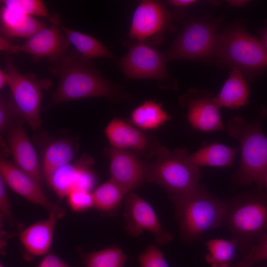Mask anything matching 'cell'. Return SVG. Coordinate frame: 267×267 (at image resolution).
<instances>
[{
	"label": "cell",
	"mask_w": 267,
	"mask_h": 267,
	"mask_svg": "<svg viewBox=\"0 0 267 267\" xmlns=\"http://www.w3.org/2000/svg\"><path fill=\"white\" fill-rule=\"evenodd\" d=\"M49 63V71L58 77L59 80L46 108L69 101L90 97H103L111 101L130 97L76 50H69Z\"/></svg>",
	"instance_id": "cell-1"
},
{
	"label": "cell",
	"mask_w": 267,
	"mask_h": 267,
	"mask_svg": "<svg viewBox=\"0 0 267 267\" xmlns=\"http://www.w3.org/2000/svg\"><path fill=\"white\" fill-rule=\"evenodd\" d=\"M180 237L192 243L207 231L223 224L226 202L214 197L203 186L180 194L170 195Z\"/></svg>",
	"instance_id": "cell-2"
},
{
	"label": "cell",
	"mask_w": 267,
	"mask_h": 267,
	"mask_svg": "<svg viewBox=\"0 0 267 267\" xmlns=\"http://www.w3.org/2000/svg\"><path fill=\"white\" fill-rule=\"evenodd\" d=\"M225 202L223 224L245 255L257 239L267 232V192L259 188Z\"/></svg>",
	"instance_id": "cell-3"
},
{
	"label": "cell",
	"mask_w": 267,
	"mask_h": 267,
	"mask_svg": "<svg viewBox=\"0 0 267 267\" xmlns=\"http://www.w3.org/2000/svg\"><path fill=\"white\" fill-rule=\"evenodd\" d=\"M262 117L248 122L240 116L228 122V134L240 143L241 164L234 177L239 184L256 183L263 188L267 171V136L261 128Z\"/></svg>",
	"instance_id": "cell-4"
},
{
	"label": "cell",
	"mask_w": 267,
	"mask_h": 267,
	"mask_svg": "<svg viewBox=\"0 0 267 267\" xmlns=\"http://www.w3.org/2000/svg\"><path fill=\"white\" fill-rule=\"evenodd\" d=\"M186 148L173 151L160 146L154 161L146 165L145 180L162 186L170 195L182 194L199 185V167L187 159Z\"/></svg>",
	"instance_id": "cell-5"
},
{
	"label": "cell",
	"mask_w": 267,
	"mask_h": 267,
	"mask_svg": "<svg viewBox=\"0 0 267 267\" xmlns=\"http://www.w3.org/2000/svg\"><path fill=\"white\" fill-rule=\"evenodd\" d=\"M215 53L222 63L241 72L267 69V50L239 26L231 27L218 35Z\"/></svg>",
	"instance_id": "cell-6"
},
{
	"label": "cell",
	"mask_w": 267,
	"mask_h": 267,
	"mask_svg": "<svg viewBox=\"0 0 267 267\" xmlns=\"http://www.w3.org/2000/svg\"><path fill=\"white\" fill-rule=\"evenodd\" d=\"M5 71L8 75V85L13 101L25 121L33 131L38 132L42 126L40 106L42 92L51 86L50 80L38 78L32 73H20L10 57L5 60Z\"/></svg>",
	"instance_id": "cell-7"
},
{
	"label": "cell",
	"mask_w": 267,
	"mask_h": 267,
	"mask_svg": "<svg viewBox=\"0 0 267 267\" xmlns=\"http://www.w3.org/2000/svg\"><path fill=\"white\" fill-rule=\"evenodd\" d=\"M218 35L209 23L193 21L184 27L165 54L167 61L198 60L215 52Z\"/></svg>",
	"instance_id": "cell-8"
},
{
	"label": "cell",
	"mask_w": 267,
	"mask_h": 267,
	"mask_svg": "<svg viewBox=\"0 0 267 267\" xmlns=\"http://www.w3.org/2000/svg\"><path fill=\"white\" fill-rule=\"evenodd\" d=\"M51 25L37 32L24 44L15 45L0 36V50L11 53L24 52L36 58H47L53 61L66 52L71 45L67 37L60 29L57 15H53Z\"/></svg>",
	"instance_id": "cell-9"
},
{
	"label": "cell",
	"mask_w": 267,
	"mask_h": 267,
	"mask_svg": "<svg viewBox=\"0 0 267 267\" xmlns=\"http://www.w3.org/2000/svg\"><path fill=\"white\" fill-rule=\"evenodd\" d=\"M173 17L161 2L142 0L134 11L129 37L138 43H160Z\"/></svg>",
	"instance_id": "cell-10"
},
{
	"label": "cell",
	"mask_w": 267,
	"mask_h": 267,
	"mask_svg": "<svg viewBox=\"0 0 267 267\" xmlns=\"http://www.w3.org/2000/svg\"><path fill=\"white\" fill-rule=\"evenodd\" d=\"M166 61L165 54L150 44L138 43L120 59L119 66L129 79H149L164 82L169 77Z\"/></svg>",
	"instance_id": "cell-11"
},
{
	"label": "cell",
	"mask_w": 267,
	"mask_h": 267,
	"mask_svg": "<svg viewBox=\"0 0 267 267\" xmlns=\"http://www.w3.org/2000/svg\"><path fill=\"white\" fill-rule=\"evenodd\" d=\"M124 218L125 229L132 237H138L145 230L154 235L160 245L167 244L173 239L172 234L162 227L150 204L133 191L125 197Z\"/></svg>",
	"instance_id": "cell-12"
},
{
	"label": "cell",
	"mask_w": 267,
	"mask_h": 267,
	"mask_svg": "<svg viewBox=\"0 0 267 267\" xmlns=\"http://www.w3.org/2000/svg\"><path fill=\"white\" fill-rule=\"evenodd\" d=\"M0 178L13 191L43 207L48 215H53L58 219L65 215V210L49 200L43 192L42 185L35 179L2 156L0 160Z\"/></svg>",
	"instance_id": "cell-13"
},
{
	"label": "cell",
	"mask_w": 267,
	"mask_h": 267,
	"mask_svg": "<svg viewBox=\"0 0 267 267\" xmlns=\"http://www.w3.org/2000/svg\"><path fill=\"white\" fill-rule=\"evenodd\" d=\"M187 110V118L192 128L203 132L224 129L215 97L208 90H188L179 98Z\"/></svg>",
	"instance_id": "cell-14"
},
{
	"label": "cell",
	"mask_w": 267,
	"mask_h": 267,
	"mask_svg": "<svg viewBox=\"0 0 267 267\" xmlns=\"http://www.w3.org/2000/svg\"><path fill=\"white\" fill-rule=\"evenodd\" d=\"M36 140L40 146L41 165L47 182L55 170L71 163L78 151L79 144L77 138L65 133L50 136L41 133L36 136Z\"/></svg>",
	"instance_id": "cell-15"
},
{
	"label": "cell",
	"mask_w": 267,
	"mask_h": 267,
	"mask_svg": "<svg viewBox=\"0 0 267 267\" xmlns=\"http://www.w3.org/2000/svg\"><path fill=\"white\" fill-rule=\"evenodd\" d=\"M22 117L14 119L6 131L8 150L15 165L35 179L42 186L44 178L36 150L25 132Z\"/></svg>",
	"instance_id": "cell-16"
},
{
	"label": "cell",
	"mask_w": 267,
	"mask_h": 267,
	"mask_svg": "<svg viewBox=\"0 0 267 267\" xmlns=\"http://www.w3.org/2000/svg\"><path fill=\"white\" fill-rule=\"evenodd\" d=\"M104 133L111 147L133 151L147 157H154L161 146L152 136L117 118L109 123Z\"/></svg>",
	"instance_id": "cell-17"
},
{
	"label": "cell",
	"mask_w": 267,
	"mask_h": 267,
	"mask_svg": "<svg viewBox=\"0 0 267 267\" xmlns=\"http://www.w3.org/2000/svg\"><path fill=\"white\" fill-rule=\"evenodd\" d=\"M110 158V179L128 193L145 180L146 165L131 151L113 147L105 149Z\"/></svg>",
	"instance_id": "cell-18"
},
{
	"label": "cell",
	"mask_w": 267,
	"mask_h": 267,
	"mask_svg": "<svg viewBox=\"0 0 267 267\" xmlns=\"http://www.w3.org/2000/svg\"><path fill=\"white\" fill-rule=\"evenodd\" d=\"M58 220L55 216L48 215L46 219L35 222L21 231L19 235L20 242L29 253L43 256L48 253Z\"/></svg>",
	"instance_id": "cell-19"
},
{
	"label": "cell",
	"mask_w": 267,
	"mask_h": 267,
	"mask_svg": "<svg viewBox=\"0 0 267 267\" xmlns=\"http://www.w3.org/2000/svg\"><path fill=\"white\" fill-rule=\"evenodd\" d=\"M47 26L46 23L1 5L0 32L7 39L30 38L41 29Z\"/></svg>",
	"instance_id": "cell-20"
},
{
	"label": "cell",
	"mask_w": 267,
	"mask_h": 267,
	"mask_svg": "<svg viewBox=\"0 0 267 267\" xmlns=\"http://www.w3.org/2000/svg\"><path fill=\"white\" fill-rule=\"evenodd\" d=\"M93 159L84 154L74 163L63 166L55 170L47 182L60 199L77 189L82 172L89 168Z\"/></svg>",
	"instance_id": "cell-21"
},
{
	"label": "cell",
	"mask_w": 267,
	"mask_h": 267,
	"mask_svg": "<svg viewBox=\"0 0 267 267\" xmlns=\"http://www.w3.org/2000/svg\"><path fill=\"white\" fill-rule=\"evenodd\" d=\"M229 76L225 82L220 93L215 97L219 108L225 107L231 109H238L249 101V89L242 72L232 68Z\"/></svg>",
	"instance_id": "cell-22"
},
{
	"label": "cell",
	"mask_w": 267,
	"mask_h": 267,
	"mask_svg": "<svg viewBox=\"0 0 267 267\" xmlns=\"http://www.w3.org/2000/svg\"><path fill=\"white\" fill-rule=\"evenodd\" d=\"M238 149L215 142L188 154L187 160L200 166L228 167L232 165Z\"/></svg>",
	"instance_id": "cell-23"
},
{
	"label": "cell",
	"mask_w": 267,
	"mask_h": 267,
	"mask_svg": "<svg viewBox=\"0 0 267 267\" xmlns=\"http://www.w3.org/2000/svg\"><path fill=\"white\" fill-rule=\"evenodd\" d=\"M58 25L71 45L84 58L90 60L96 58L112 59L114 56L108 49L94 38L62 25Z\"/></svg>",
	"instance_id": "cell-24"
},
{
	"label": "cell",
	"mask_w": 267,
	"mask_h": 267,
	"mask_svg": "<svg viewBox=\"0 0 267 267\" xmlns=\"http://www.w3.org/2000/svg\"><path fill=\"white\" fill-rule=\"evenodd\" d=\"M171 119V117L163 109L162 103L153 100L144 101L131 115L132 124L144 130L158 129Z\"/></svg>",
	"instance_id": "cell-25"
},
{
	"label": "cell",
	"mask_w": 267,
	"mask_h": 267,
	"mask_svg": "<svg viewBox=\"0 0 267 267\" xmlns=\"http://www.w3.org/2000/svg\"><path fill=\"white\" fill-rule=\"evenodd\" d=\"M206 247L208 253L205 259L211 267H230L233 265L238 248L233 240L210 239L206 242Z\"/></svg>",
	"instance_id": "cell-26"
},
{
	"label": "cell",
	"mask_w": 267,
	"mask_h": 267,
	"mask_svg": "<svg viewBox=\"0 0 267 267\" xmlns=\"http://www.w3.org/2000/svg\"><path fill=\"white\" fill-rule=\"evenodd\" d=\"M93 208L104 212L116 209L128 193L111 179L103 183L92 192Z\"/></svg>",
	"instance_id": "cell-27"
},
{
	"label": "cell",
	"mask_w": 267,
	"mask_h": 267,
	"mask_svg": "<svg viewBox=\"0 0 267 267\" xmlns=\"http://www.w3.org/2000/svg\"><path fill=\"white\" fill-rule=\"evenodd\" d=\"M127 259L122 250L115 245L83 255L87 267H123Z\"/></svg>",
	"instance_id": "cell-28"
},
{
	"label": "cell",
	"mask_w": 267,
	"mask_h": 267,
	"mask_svg": "<svg viewBox=\"0 0 267 267\" xmlns=\"http://www.w3.org/2000/svg\"><path fill=\"white\" fill-rule=\"evenodd\" d=\"M0 3L8 8L26 15L45 17L49 21L53 17L41 0H2Z\"/></svg>",
	"instance_id": "cell-29"
},
{
	"label": "cell",
	"mask_w": 267,
	"mask_h": 267,
	"mask_svg": "<svg viewBox=\"0 0 267 267\" xmlns=\"http://www.w3.org/2000/svg\"><path fill=\"white\" fill-rule=\"evenodd\" d=\"M267 260V232L261 235L244 256L235 265L236 267H252Z\"/></svg>",
	"instance_id": "cell-30"
},
{
	"label": "cell",
	"mask_w": 267,
	"mask_h": 267,
	"mask_svg": "<svg viewBox=\"0 0 267 267\" xmlns=\"http://www.w3.org/2000/svg\"><path fill=\"white\" fill-rule=\"evenodd\" d=\"M22 117L13 100L3 96L0 97V137L7 130L11 123L16 118Z\"/></svg>",
	"instance_id": "cell-31"
},
{
	"label": "cell",
	"mask_w": 267,
	"mask_h": 267,
	"mask_svg": "<svg viewBox=\"0 0 267 267\" xmlns=\"http://www.w3.org/2000/svg\"><path fill=\"white\" fill-rule=\"evenodd\" d=\"M137 260L140 267H170L155 245L148 246L138 256Z\"/></svg>",
	"instance_id": "cell-32"
},
{
	"label": "cell",
	"mask_w": 267,
	"mask_h": 267,
	"mask_svg": "<svg viewBox=\"0 0 267 267\" xmlns=\"http://www.w3.org/2000/svg\"><path fill=\"white\" fill-rule=\"evenodd\" d=\"M70 208L76 212H82L93 208V199L91 191L75 190L67 196Z\"/></svg>",
	"instance_id": "cell-33"
},
{
	"label": "cell",
	"mask_w": 267,
	"mask_h": 267,
	"mask_svg": "<svg viewBox=\"0 0 267 267\" xmlns=\"http://www.w3.org/2000/svg\"><path fill=\"white\" fill-rule=\"evenodd\" d=\"M6 186L5 183L0 178V216L2 220L13 225L14 220Z\"/></svg>",
	"instance_id": "cell-34"
},
{
	"label": "cell",
	"mask_w": 267,
	"mask_h": 267,
	"mask_svg": "<svg viewBox=\"0 0 267 267\" xmlns=\"http://www.w3.org/2000/svg\"><path fill=\"white\" fill-rule=\"evenodd\" d=\"M37 267H71L59 257L51 253H47Z\"/></svg>",
	"instance_id": "cell-35"
},
{
	"label": "cell",
	"mask_w": 267,
	"mask_h": 267,
	"mask_svg": "<svg viewBox=\"0 0 267 267\" xmlns=\"http://www.w3.org/2000/svg\"><path fill=\"white\" fill-rule=\"evenodd\" d=\"M196 1L194 0H170L168 1V3L176 7H184L189 6Z\"/></svg>",
	"instance_id": "cell-36"
},
{
	"label": "cell",
	"mask_w": 267,
	"mask_h": 267,
	"mask_svg": "<svg viewBox=\"0 0 267 267\" xmlns=\"http://www.w3.org/2000/svg\"><path fill=\"white\" fill-rule=\"evenodd\" d=\"M8 75L5 70H0V89H2L6 85H8Z\"/></svg>",
	"instance_id": "cell-37"
},
{
	"label": "cell",
	"mask_w": 267,
	"mask_h": 267,
	"mask_svg": "<svg viewBox=\"0 0 267 267\" xmlns=\"http://www.w3.org/2000/svg\"><path fill=\"white\" fill-rule=\"evenodd\" d=\"M263 46L267 50V24L261 32V40L260 41Z\"/></svg>",
	"instance_id": "cell-38"
},
{
	"label": "cell",
	"mask_w": 267,
	"mask_h": 267,
	"mask_svg": "<svg viewBox=\"0 0 267 267\" xmlns=\"http://www.w3.org/2000/svg\"><path fill=\"white\" fill-rule=\"evenodd\" d=\"M227 1L230 5L236 7H241L248 2V0H227Z\"/></svg>",
	"instance_id": "cell-39"
},
{
	"label": "cell",
	"mask_w": 267,
	"mask_h": 267,
	"mask_svg": "<svg viewBox=\"0 0 267 267\" xmlns=\"http://www.w3.org/2000/svg\"><path fill=\"white\" fill-rule=\"evenodd\" d=\"M264 187L267 188V171L265 174L264 180Z\"/></svg>",
	"instance_id": "cell-40"
},
{
	"label": "cell",
	"mask_w": 267,
	"mask_h": 267,
	"mask_svg": "<svg viewBox=\"0 0 267 267\" xmlns=\"http://www.w3.org/2000/svg\"><path fill=\"white\" fill-rule=\"evenodd\" d=\"M0 267H4L2 264H0Z\"/></svg>",
	"instance_id": "cell-41"
},
{
	"label": "cell",
	"mask_w": 267,
	"mask_h": 267,
	"mask_svg": "<svg viewBox=\"0 0 267 267\" xmlns=\"http://www.w3.org/2000/svg\"><path fill=\"white\" fill-rule=\"evenodd\" d=\"M230 267H236L235 266V265H233L232 266H231Z\"/></svg>",
	"instance_id": "cell-42"
}]
</instances>
